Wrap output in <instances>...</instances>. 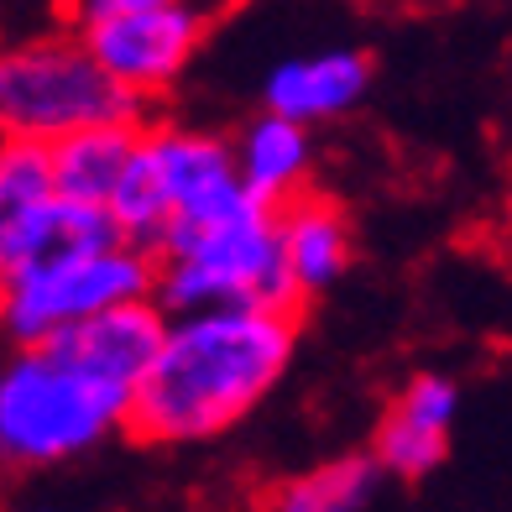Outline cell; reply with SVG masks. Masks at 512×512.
I'll use <instances>...</instances> for the list:
<instances>
[{"label": "cell", "instance_id": "6", "mask_svg": "<svg viewBox=\"0 0 512 512\" xmlns=\"http://www.w3.org/2000/svg\"><path fill=\"white\" fill-rule=\"evenodd\" d=\"M204 32H209L204 0H168V6L95 21L89 32H79V42L131 100L147 105L183 79V68L204 48Z\"/></svg>", "mask_w": 512, "mask_h": 512}, {"label": "cell", "instance_id": "15", "mask_svg": "<svg viewBox=\"0 0 512 512\" xmlns=\"http://www.w3.org/2000/svg\"><path fill=\"white\" fill-rule=\"evenodd\" d=\"M147 6H168V0H58V16H63V32H89L95 21L110 16H126V11H147Z\"/></svg>", "mask_w": 512, "mask_h": 512}, {"label": "cell", "instance_id": "8", "mask_svg": "<svg viewBox=\"0 0 512 512\" xmlns=\"http://www.w3.org/2000/svg\"><path fill=\"white\" fill-rule=\"evenodd\" d=\"M371 89V58L356 48H324L309 58H288L277 63L267 84H262V105L283 121L298 126H319V121H340L351 115Z\"/></svg>", "mask_w": 512, "mask_h": 512}, {"label": "cell", "instance_id": "14", "mask_svg": "<svg viewBox=\"0 0 512 512\" xmlns=\"http://www.w3.org/2000/svg\"><path fill=\"white\" fill-rule=\"evenodd\" d=\"M105 215L115 220V230H121L126 246H142V251H157L162 230H168V194H162V183L152 173V157L147 147L136 142L126 173L115 178V189L105 199Z\"/></svg>", "mask_w": 512, "mask_h": 512}, {"label": "cell", "instance_id": "9", "mask_svg": "<svg viewBox=\"0 0 512 512\" xmlns=\"http://www.w3.org/2000/svg\"><path fill=\"white\" fill-rule=\"evenodd\" d=\"M272 236H277V256H283V267L293 277L298 304L340 283L345 267H351V220H345V209L335 199H324L314 189L272 209Z\"/></svg>", "mask_w": 512, "mask_h": 512}, {"label": "cell", "instance_id": "11", "mask_svg": "<svg viewBox=\"0 0 512 512\" xmlns=\"http://www.w3.org/2000/svg\"><path fill=\"white\" fill-rule=\"evenodd\" d=\"M53 199L48 147L27 136H0V283L32 262L37 220Z\"/></svg>", "mask_w": 512, "mask_h": 512}, {"label": "cell", "instance_id": "1", "mask_svg": "<svg viewBox=\"0 0 512 512\" xmlns=\"http://www.w3.org/2000/svg\"><path fill=\"white\" fill-rule=\"evenodd\" d=\"M168 314L152 298L105 309L0 361V471L79 460L126 429L131 392L157 351Z\"/></svg>", "mask_w": 512, "mask_h": 512}, {"label": "cell", "instance_id": "4", "mask_svg": "<svg viewBox=\"0 0 512 512\" xmlns=\"http://www.w3.org/2000/svg\"><path fill=\"white\" fill-rule=\"evenodd\" d=\"M142 110L147 105L131 100L74 32L32 37L0 53V136L48 147L100 121H142Z\"/></svg>", "mask_w": 512, "mask_h": 512}, {"label": "cell", "instance_id": "10", "mask_svg": "<svg viewBox=\"0 0 512 512\" xmlns=\"http://www.w3.org/2000/svg\"><path fill=\"white\" fill-rule=\"evenodd\" d=\"M230 157H236V178L246 183V194H256L267 209H277L283 199L309 189L314 136H309V126L262 110L236 142H230Z\"/></svg>", "mask_w": 512, "mask_h": 512}, {"label": "cell", "instance_id": "5", "mask_svg": "<svg viewBox=\"0 0 512 512\" xmlns=\"http://www.w3.org/2000/svg\"><path fill=\"white\" fill-rule=\"evenodd\" d=\"M152 272H157V256L126 241L37 256V262L16 267L0 283V330L16 345H37L105 309L152 298Z\"/></svg>", "mask_w": 512, "mask_h": 512}, {"label": "cell", "instance_id": "16", "mask_svg": "<svg viewBox=\"0 0 512 512\" xmlns=\"http://www.w3.org/2000/svg\"><path fill=\"white\" fill-rule=\"evenodd\" d=\"M256 512H277V507H272V502H267V507H256Z\"/></svg>", "mask_w": 512, "mask_h": 512}, {"label": "cell", "instance_id": "7", "mask_svg": "<svg viewBox=\"0 0 512 512\" xmlns=\"http://www.w3.org/2000/svg\"><path fill=\"white\" fill-rule=\"evenodd\" d=\"M455 413H460V387L439 371H424L413 377L398 403L387 408L377 439H371V460L377 471L387 476H429L439 460L450 455V429H455Z\"/></svg>", "mask_w": 512, "mask_h": 512}, {"label": "cell", "instance_id": "13", "mask_svg": "<svg viewBox=\"0 0 512 512\" xmlns=\"http://www.w3.org/2000/svg\"><path fill=\"white\" fill-rule=\"evenodd\" d=\"M377 460L371 455H340L330 465H314L309 476L288 481L272 497L277 512H361L377 492Z\"/></svg>", "mask_w": 512, "mask_h": 512}, {"label": "cell", "instance_id": "2", "mask_svg": "<svg viewBox=\"0 0 512 512\" xmlns=\"http://www.w3.org/2000/svg\"><path fill=\"white\" fill-rule=\"evenodd\" d=\"M298 351V309H194L168 314L131 392L126 434L147 445H204L283 382Z\"/></svg>", "mask_w": 512, "mask_h": 512}, {"label": "cell", "instance_id": "3", "mask_svg": "<svg viewBox=\"0 0 512 512\" xmlns=\"http://www.w3.org/2000/svg\"><path fill=\"white\" fill-rule=\"evenodd\" d=\"M152 256V304L162 314H194L225 304L298 309L293 277L277 256L272 209L246 194L241 178L194 204H178Z\"/></svg>", "mask_w": 512, "mask_h": 512}, {"label": "cell", "instance_id": "12", "mask_svg": "<svg viewBox=\"0 0 512 512\" xmlns=\"http://www.w3.org/2000/svg\"><path fill=\"white\" fill-rule=\"evenodd\" d=\"M136 142H142V121H100L48 142L53 194L74 204H105L115 178L126 173Z\"/></svg>", "mask_w": 512, "mask_h": 512}]
</instances>
